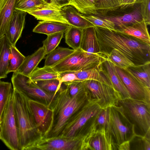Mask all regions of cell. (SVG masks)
Segmentation results:
<instances>
[{
  "label": "cell",
  "mask_w": 150,
  "mask_h": 150,
  "mask_svg": "<svg viewBox=\"0 0 150 150\" xmlns=\"http://www.w3.org/2000/svg\"><path fill=\"white\" fill-rule=\"evenodd\" d=\"M99 52L105 56L115 49L135 65L150 61V45L130 35L108 29L95 27Z\"/></svg>",
  "instance_id": "cell-1"
},
{
  "label": "cell",
  "mask_w": 150,
  "mask_h": 150,
  "mask_svg": "<svg viewBox=\"0 0 150 150\" xmlns=\"http://www.w3.org/2000/svg\"><path fill=\"white\" fill-rule=\"evenodd\" d=\"M90 99L85 86L71 96L66 83H62L59 90L49 105L53 111L52 124L50 132L45 137L58 136L70 117Z\"/></svg>",
  "instance_id": "cell-2"
},
{
  "label": "cell",
  "mask_w": 150,
  "mask_h": 150,
  "mask_svg": "<svg viewBox=\"0 0 150 150\" xmlns=\"http://www.w3.org/2000/svg\"><path fill=\"white\" fill-rule=\"evenodd\" d=\"M14 105L19 134L20 150L25 149L42 136L38 128L28 98L13 89Z\"/></svg>",
  "instance_id": "cell-3"
},
{
  "label": "cell",
  "mask_w": 150,
  "mask_h": 150,
  "mask_svg": "<svg viewBox=\"0 0 150 150\" xmlns=\"http://www.w3.org/2000/svg\"><path fill=\"white\" fill-rule=\"evenodd\" d=\"M117 105L122 106L125 115L134 126L136 134L139 132V135L150 139V103L131 98H120Z\"/></svg>",
  "instance_id": "cell-4"
},
{
  "label": "cell",
  "mask_w": 150,
  "mask_h": 150,
  "mask_svg": "<svg viewBox=\"0 0 150 150\" xmlns=\"http://www.w3.org/2000/svg\"><path fill=\"white\" fill-rule=\"evenodd\" d=\"M109 125L110 133L117 150L120 144L130 142L137 134L134 126L125 115L120 105L109 107Z\"/></svg>",
  "instance_id": "cell-5"
},
{
  "label": "cell",
  "mask_w": 150,
  "mask_h": 150,
  "mask_svg": "<svg viewBox=\"0 0 150 150\" xmlns=\"http://www.w3.org/2000/svg\"><path fill=\"white\" fill-rule=\"evenodd\" d=\"M107 59V57L102 54L89 56L79 48L52 68L59 73L76 72L100 67Z\"/></svg>",
  "instance_id": "cell-6"
},
{
  "label": "cell",
  "mask_w": 150,
  "mask_h": 150,
  "mask_svg": "<svg viewBox=\"0 0 150 150\" xmlns=\"http://www.w3.org/2000/svg\"><path fill=\"white\" fill-rule=\"evenodd\" d=\"M1 122V139L10 149L20 150L18 128L14 105L13 92L3 112Z\"/></svg>",
  "instance_id": "cell-7"
},
{
  "label": "cell",
  "mask_w": 150,
  "mask_h": 150,
  "mask_svg": "<svg viewBox=\"0 0 150 150\" xmlns=\"http://www.w3.org/2000/svg\"><path fill=\"white\" fill-rule=\"evenodd\" d=\"M25 150H86L83 138L77 134L71 138L41 137Z\"/></svg>",
  "instance_id": "cell-8"
},
{
  "label": "cell",
  "mask_w": 150,
  "mask_h": 150,
  "mask_svg": "<svg viewBox=\"0 0 150 150\" xmlns=\"http://www.w3.org/2000/svg\"><path fill=\"white\" fill-rule=\"evenodd\" d=\"M101 108L94 99H89L80 109L74 114L65 124L60 134L63 137L71 138Z\"/></svg>",
  "instance_id": "cell-9"
},
{
  "label": "cell",
  "mask_w": 150,
  "mask_h": 150,
  "mask_svg": "<svg viewBox=\"0 0 150 150\" xmlns=\"http://www.w3.org/2000/svg\"><path fill=\"white\" fill-rule=\"evenodd\" d=\"M84 82L91 100H96L101 108L117 105L119 99L122 98L113 88L105 83L93 80Z\"/></svg>",
  "instance_id": "cell-10"
},
{
  "label": "cell",
  "mask_w": 150,
  "mask_h": 150,
  "mask_svg": "<svg viewBox=\"0 0 150 150\" xmlns=\"http://www.w3.org/2000/svg\"><path fill=\"white\" fill-rule=\"evenodd\" d=\"M13 88L29 99H39L50 105L54 99V94L47 92L40 88L29 77L16 71L11 78Z\"/></svg>",
  "instance_id": "cell-11"
},
{
  "label": "cell",
  "mask_w": 150,
  "mask_h": 150,
  "mask_svg": "<svg viewBox=\"0 0 150 150\" xmlns=\"http://www.w3.org/2000/svg\"><path fill=\"white\" fill-rule=\"evenodd\" d=\"M28 103L38 128L42 137H45L52 127L53 114L51 108L37 99L28 98Z\"/></svg>",
  "instance_id": "cell-12"
},
{
  "label": "cell",
  "mask_w": 150,
  "mask_h": 150,
  "mask_svg": "<svg viewBox=\"0 0 150 150\" xmlns=\"http://www.w3.org/2000/svg\"><path fill=\"white\" fill-rule=\"evenodd\" d=\"M116 71L128 91L130 98L150 103V88L142 84L126 70L115 66Z\"/></svg>",
  "instance_id": "cell-13"
},
{
  "label": "cell",
  "mask_w": 150,
  "mask_h": 150,
  "mask_svg": "<svg viewBox=\"0 0 150 150\" xmlns=\"http://www.w3.org/2000/svg\"><path fill=\"white\" fill-rule=\"evenodd\" d=\"M64 6L63 4L50 0L39 9L27 13L34 16L37 20L55 21L68 24L62 12V8Z\"/></svg>",
  "instance_id": "cell-14"
},
{
  "label": "cell",
  "mask_w": 150,
  "mask_h": 150,
  "mask_svg": "<svg viewBox=\"0 0 150 150\" xmlns=\"http://www.w3.org/2000/svg\"><path fill=\"white\" fill-rule=\"evenodd\" d=\"M86 150H117L109 129L106 128L98 129L91 134L86 141Z\"/></svg>",
  "instance_id": "cell-15"
},
{
  "label": "cell",
  "mask_w": 150,
  "mask_h": 150,
  "mask_svg": "<svg viewBox=\"0 0 150 150\" xmlns=\"http://www.w3.org/2000/svg\"><path fill=\"white\" fill-rule=\"evenodd\" d=\"M26 12L15 9L5 35L9 43L16 46L21 37L25 23Z\"/></svg>",
  "instance_id": "cell-16"
},
{
  "label": "cell",
  "mask_w": 150,
  "mask_h": 150,
  "mask_svg": "<svg viewBox=\"0 0 150 150\" xmlns=\"http://www.w3.org/2000/svg\"><path fill=\"white\" fill-rule=\"evenodd\" d=\"M80 48L90 56L101 54L99 52L95 27H89L82 29Z\"/></svg>",
  "instance_id": "cell-17"
},
{
  "label": "cell",
  "mask_w": 150,
  "mask_h": 150,
  "mask_svg": "<svg viewBox=\"0 0 150 150\" xmlns=\"http://www.w3.org/2000/svg\"><path fill=\"white\" fill-rule=\"evenodd\" d=\"M103 69L106 72L113 87L122 98H130L129 93L118 75L115 66L108 59L102 63Z\"/></svg>",
  "instance_id": "cell-18"
},
{
  "label": "cell",
  "mask_w": 150,
  "mask_h": 150,
  "mask_svg": "<svg viewBox=\"0 0 150 150\" xmlns=\"http://www.w3.org/2000/svg\"><path fill=\"white\" fill-rule=\"evenodd\" d=\"M147 25L143 20L120 29L116 31L134 37L143 42L150 45V37Z\"/></svg>",
  "instance_id": "cell-19"
},
{
  "label": "cell",
  "mask_w": 150,
  "mask_h": 150,
  "mask_svg": "<svg viewBox=\"0 0 150 150\" xmlns=\"http://www.w3.org/2000/svg\"><path fill=\"white\" fill-rule=\"evenodd\" d=\"M74 72L77 80H95L113 88L106 72L103 69L102 65L99 67Z\"/></svg>",
  "instance_id": "cell-20"
},
{
  "label": "cell",
  "mask_w": 150,
  "mask_h": 150,
  "mask_svg": "<svg viewBox=\"0 0 150 150\" xmlns=\"http://www.w3.org/2000/svg\"><path fill=\"white\" fill-rule=\"evenodd\" d=\"M97 16L112 22L115 25V29L122 28L142 20L140 12V7H139L135 8L130 12L122 16H109L99 15Z\"/></svg>",
  "instance_id": "cell-21"
},
{
  "label": "cell",
  "mask_w": 150,
  "mask_h": 150,
  "mask_svg": "<svg viewBox=\"0 0 150 150\" xmlns=\"http://www.w3.org/2000/svg\"><path fill=\"white\" fill-rule=\"evenodd\" d=\"M45 55L44 48L42 46L31 55L25 57L23 63L16 71L29 77Z\"/></svg>",
  "instance_id": "cell-22"
},
{
  "label": "cell",
  "mask_w": 150,
  "mask_h": 150,
  "mask_svg": "<svg viewBox=\"0 0 150 150\" xmlns=\"http://www.w3.org/2000/svg\"><path fill=\"white\" fill-rule=\"evenodd\" d=\"M62 10L64 16L69 25L81 29L94 26L82 18L81 16V13L73 6L71 5L64 6L62 8Z\"/></svg>",
  "instance_id": "cell-23"
},
{
  "label": "cell",
  "mask_w": 150,
  "mask_h": 150,
  "mask_svg": "<svg viewBox=\"0 0 150 150\" xmlns=\"http://www.w3.org/2000/svg\"><path fill=\"white\" fill-rule=\"evenodd\" d=\"M0 38L8 30L13 11L16 0H0Z\"/></svg>",
  "instance_id": "cell-24"
},
{
  "label": "cell",
  "mask_w": 150,
  "mask_h": 150,
  "mask_svg": "<svg viewBox=\"0 0 150 150\" xmlns=\"http://www.w3.org/2000/svg\"><path fill=\"white\" fill-rule=\"evenodd\" d=\"M69 24L55 21H39L33 30V32L47 35L62 32L64 33L69 28Z\"/></svg>",
  "instance_id": "cell-25"
},
{
  "label": "cell",
  "mask_w": 150,
  "mask_h": 150,
  "mask_svg": "<svg viewBox=\"0 0 150 150\" xmlns=\"http://www.w3.org/2000/svg\"><path fill=\"white\" fill-rule=\"evenodd\" d=\"M125 70L144 86L150 88V61L130 67Z\"/></svg>",
  "instance_id": "cell-26"
},
{
  "label": "cell",
  "mask_w": 150,
  "mask_h": 150,
  "mask_svg": "<svg viewBox=\"0 0 150 150\" xmlns=\"http://www.w3.org/2000/svg\"><path fill=\"white\" fill-rule=\"evenodd\" d=\"M11 45L5 35L0 38V79L7 77Z\"/></svg>",
  "instance_id": "cell-27"
},
{
  "label": "cell",
  "mask_w": 150,
  "mask_h": 150,
  "mask_svg": "<svg viewBox=\"0 0 150 150\" xmlns=\"http://www.w3.org/2000/svg\"><path fill=\"white\" fill-rule=\"evenodd\" d=\"M75 50L57 47L47 54L44 66L52 67L73 53Z\"/></svg>",
  "instance_id": "cell-28"
},
{
  "label": "cell",
  "mask_w": 150,
  "mask_h": 150,
  "mask_svg": "<svg viewBox=\"0 0 150 150\" xmlns=\"http://www.w3.org/2000/svg\"><path fill=\"white\" fill-rule=\"evenodd\" d=\"M97 0H68L65 6L71 5L81 13L98 15L96 8Z\"/></svg>",
  "instance_id": "cell-29"
},
{
  "label": "cell",
  "mask_w": 150,
  "mask_h": 150,
  "mask_svg": "<svg viewBox=\"0 0 150 150\" xmlns=\"http://www.w3.org/2000/svg\"><path fill=\"white\" fill-rule=\"evenodd\" d=\"M82 29L70 25L64 33L65 42L73 50H76L80 48Z\"/></svg>",
  "instance_id": "cell-30"
},
{
  "label": "cell",
  "mask_w": 150,
  "mask_h": 150,
  "mask_svg": "<svg viewBox=\"0 0 150 150\" xmlns=\"http://www.w3.org/2000/svg\"><path fill=\"white\" fill-rule=\"evenodd\" d=\"M106 57L115 66L121 69H125L135 65L130 59L115 49L112 50Z\"/></svg>",
  "instance_id": "cell-31"
},
{
  "label": "cell",
  "mask_w": 150,
  "mask_h": 150,
  "mask_svg": "<svg viewBox=\"0 0 150 150\" xmlns=\"http://www.w3.org/2000/svg\"><path fill=\"white\" fill-rule=\"evenodd\" d=\"M59 73L52 67L44 66L42 68L37 67L33 71L29 78L33 81L58 79Z\"/></svg>",
  "instance_id": "cell-32"
},
{
  "label": "cell",
  "mask_w": 150,
  "mask_h": 150,
  "mask_svg": "<svg viewBox=\"0 0 150 150\" xmlns=\"http://www.w3.org/2000/svg\"><path fill=\"white\" fill-rule=\"evenodd\" d=\"M8 67V74L17 71L23 62L25 57L17 49L16 46L11 45Z\"/></svg>",
  "instance_id": "cell-33"
},
{
  "label": "cell",
  "mask_w": 150,
  "mask_h": 150,
  "mask_svg": "<svg viewBox=\"0 0 150 150\" xmlns=\"http://www.w3.org/2000/svg\"><path fill=\"white\" fill-rule=\"evenodd\" d=\"M48 0H16L15 9L27 13L38 10L48 2Z\"/></svg>",
  "instance_id": "cell-34"
},
{
  "label": "cell",
  "mask_w": 150,
  "mask_h": 150,
  "mask_svg": "<svg viewBox=\"0 0 150 150\" xmlns=\"http://www.w3.org/2000/svg\"><path fill=\"white\" fill-rule=\"evenodd\" d=\"M13 88L10 82L0 81V122L3 113L8 102L10 97L13 93Z\"/></svg>",
  "instance_id": "cell-35"
},
{
  "label": "cell",
  "mask_w": 150,
  "mask_h": 150,
  "mask_svg": "<svg viewBox=\"0 0 150 150\" xmlns=\"http://www.w3.org/2000/svg\"><path fill=\"white\" fill-rule=\"evenodd\" d=\"M81 16L95 27H98L116 30L114 23L110 20L93 14L84 15L81 13Z\"/></svg>",
  "instance_id": "cell-36"
},
{
  "label": "cell",
  "mask_w": 150,
  "mask_h": 150,
  "mask_svg": "<svg viewBox=\"0 0 150 150\" xmlns=\"http://www.w3.org/2000/svg\"><path fill=\"white\" fill-rule=\"evenodd\" d=\"M61 32L48 35L47 38L42 42L46 55L56 49L60 43L64 33Z\"/></svg>",
  "instance_id": "cell-37"
},
{
  "label": "cell",
  "mask_w": 150,
  "mask_h": 150,
  "mask_svg": "<svg viewBox=\"0 0 150 150\" xmlns=\"http://www.w3.org/2000/svg\"><path fill=\"white\" fill-rule=\"evenodd\" d=\"M120 2V0H97L96 8L98 15H105L108 11L116 10L119 8Z\"/></svg>",
  "instance_id": "cell-38"
},
{
  "label": "cell",
  "mask_w": 150,
  "mask_h": 150,
  "mask_svg": "<svg viewBox=\"0 0 150 150\" xmlns=\"http://www.w3.org/2000/svg\"><path fill=\"white\" fill-rule=\"evenodd\" d=\"M43 90L49 93H54V98L59 90L61 84L58 79L42 80L34 81Z\"/></svg>",
  "instance_id": "cell-39"
},
{
  "label": "cell",
  "mask_w": 150,
  "mask_h": 150,
  "mask_svg": "<svg viewBox=\"0 0 150 150\" xmlns=\"http://www.w3.org/2000/svg\"><path fill=\"white\" fill-rule=\"evenodd\" d=\"M140 4V12L142 20L147 25L150 24V0H142Z\"/></svg>",
  "instance_id": "cell-40"
},
{
  "label": "cell",
  "mask_w": 150,
  "mask_h": 150,
  "mask_svg": "<svg viewBox=\"0 0 150 150\" xmlns=\"http://www.w3.org/2000/svg\"><path fill=\"white\" fill-rule=\"evenodd\" d=\"M84 81L76 80L66 82L69 93L73 96L85 87Z\"/></svg>",
  "instance_id": "cell-41"
},
{
  "label": "cell",
  "mask_w": 150,
  "mask_h": 150,
  "mask_svg": "<svg viewBox=\"0 0 150 150\" xmlns=\"http://www.w3.org/2000/svg\"><path fill=\"white\" fill-rule=\"evenodd\" d=\"M58 79L60 81L61 84L62 82H71L77 80L74 72L59 73Z\"/></svg>",
  "instance_id": "cell-42"
},
{
  "label": "cell",
  "mask_w": 150,
  "mask_h": 150,
  "mask_svg": "<svg viewBox=\"0 0 150 150\" xmlns=\"http://www.w3.org/2000/svg\"><path fill=\"white\" fill-rule=\"evenodd\" d=\"M136 0H121L119 8L121 10H124L132 6L135 4Z\"/></svg>",
  "instance_id": "cell-43"
},
{
  "label": "cell",
  "mask_w": 150,
  "mask_h": 150,
  "mask_svg": "<svg viewBox=\"0 0 150 150\" xmlns=\"http://www.w3.org/2000/svg\"><path fill=\"white\" fill-rule=\"evenodd\" d=\"M117 150H130L129 141H126L120 144L118 147Z\"/></svg>",
  "instance_id": "cell-44"
},
{
  "label": "cell",
  "mask_w": 150,
  "mask_h": 150,
  "mask_svg": "<svg viewBox=\"0 0 150 150\" xmlns=\"http://www.w3.org/2000/svg\"><path fill=\"white\" fill-rule=\"evenodd\" d=\"M57 1L58 2L63 4L64 6H65V4L67 2L68 0H53Z\"/></svg>",
  "instance_id": "cell-45"
},
{
  "label": "cell",
  "mask_w": 150,
  "mask_h": 150,
  "mask_svg": "<svg viewBox=\"0 0 150 150\" xmlns=\"http://www.w3.org/2000/svg\"><path fill=\"white\" fill-rule=\"evenodd\" d=\"M1 122H0V127H1ZM1 139V133H0V139Z\"/></svg>",
  "instance_id": "cell-46"
},
{
  "label": "cell",
  "mask_w": 150,
  "mask_h": 150,
  "mask_svg": "<svg viewBox=\"0 0 150 150\" xmlns=\"http://www.w3.org/2000/svg\"><path fill=\"white\" fill-rule=\"evenodd\" d=\"M1 9V4H0V10Z\"/></svg>",
  "instance_id": "cell-47"
},
{
  "label": "cell",
  "mask_w": 150,
  "mask_h": 150,
  "mask_svg": "<svg viewBox=\"0 0 150 150\" xmlns=\"http://www.w3.org/2000/svg\"><path fill=\"white\" fill-rule=\"evenodd\" d=\"M120 0V1L121 0Z\"/></svg>",
  "instance_id": "cell-48"
}]
</instances>
